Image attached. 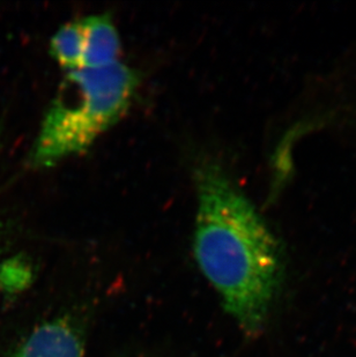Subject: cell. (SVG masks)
<instances>
[{"label": "cell", "instance_id": "cell-1", "mask_svg": "<svg viewBox=\"0 0 356 357\" xmlns=\"http://www.w3.org/2000/svg\"><path fill=\"white\" fill-rule=\"evenodd\" d=\"M195 182V261L243 333L258 335L283 283L279 242L216 162H199Z\"/></svg>", "mask_w": 356, "mask_h": 357}, {"label": "cell", "instance_id": "cell-2", "mask_svg": "<svg viewBox=\"0 0 356 357\" xmlns=\"http://www.w3.org/2000/svg\"><path fill=\"white\" fill-rule=\"evenodd\" d=\"M138 84V75L119 61L68 72L42 121L29 165L51 168L89 149L128 112Z\"/></svg>", "mask_w": 356, "mask_h": 357}, {"label": "cell", "instance_id": "cell-3", "mask_svg": "<svg viewBox=\"0 0 356 357\" xmlns=\"http://www.w3.org/2000/svg\"><path fill=\"white\" fill-rule=\"evenodd\" d=\"M12 357H84V340L70 318H54L35 327Z\"/></svg>", "mask_w": 356, "mask_h": 357}, {"label": "cell", "instance_id": "cell-4", "mask_svg": "<svg viewBox=\"0 0 356 357\" xmlns=\"http://www.w3.org/2000/svg\"><path fill=\"white\" fill-rule=\"evenodd\" d=\"M84 52L82 68H100L117 63L121 40L117 29L107 14L82 19Z\"/></svg>", "mask_w": 356, "mask_h": 357}, {"label": "cell", "instance_id": "cell-5", "mask_svg": "<svg viewBox=\"0 0 356 357\" xmlns=\"http://www.w3.org/2000/svg\"><path fill=\"white\" fill-rule=\"evenodd\" d=\"M84 52V28L82 20L63 24L50 42V54L68 72L82 68Z\"/></svg>", "mask_w": 356, "mask_h": 357}]
</instances>
